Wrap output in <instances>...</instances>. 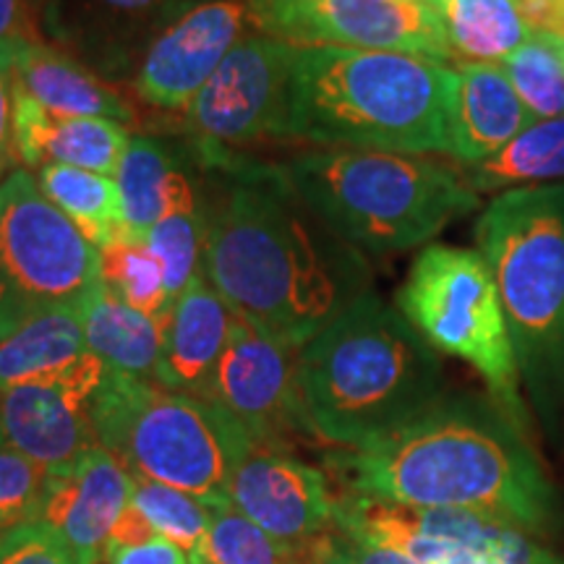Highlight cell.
I'll use <instances>...</instances> for the list:
<instances>
[{
    "label": "cell",
    "instance_id": "cell-1",
    "mask_svg": "<svg viewBox=\"0 0 564 564\" xmlns=\"http://www.w3.org/2000/svg\"><path fill=\"white\" fill-rule=\"evenodd\" d=\"M207 173L202 272L232 312L301 350L371 291L366 253L301 199L280 165L236 154Z\"/></svg>",
    "mask_w": 564,
    "mask_h": 564
},
{
    "label": "cell",
    "instance_id": "cell-2",
    "mask_svg": "<svg viewBox=\"0 0 564 564\" xmlns=\"http://www.w3.org/2000/svg\"><path fill=\"white\" fill-rule=\"evenodd\" d=\"M350 494L408 507L474 510L539 533L556 494L523 432L497 403L442 398L398 432L335 455Z\"/></svg>",
    "mask_w": 564,
    "mask_h": 564
},
{
    "label": "cell",
    "instance_id": "cell-3",
    "mask_svg": "<svg viewBox=\"0 0 564 564\" xmlns=\"http://www.w3.org/2000/svg\"><path fill=\"white\" fill-rule=\"evenodd\" d=\"M457 68L411 53L293 45L278 139L449 154Z\"/></svg>",
    "mask_w": 564,
    "mask_h": 564
},
{
    "label": "cell",
    "instance_id": "cell-4",
    "mask_svg": "<svg viewBox=\"0 0 564 564\" xmlns=\"http://www.w3.org/2000/svg\"><path fill=\"white\" fill-rule=\"evenodd\" d=\"M436 350L369 291L299 350L303 432L343 449L398 432L444 398Z\"/></svg>",
    "mask_w": 564,
    "mask_h": 564
},
{
    "label": "cell",
    "instance_id": "cell-5",
    "mask_svg": "<svg viewBox=\"0 0 564 564\" xmlns=\"http://www.w3.org/2000/svg\"><path fill=\"white\" fill-rule=\"evenodd\" d=\"M303 202L364 253L429 243L478 207V194L447 162L373 150L301 152L280 165Z\"/></svg>",
    "mask_w": 564,
    "mask_h": 564
},
{
    "label": "cell",
    "instance_id": "cell-6",
    "mask_svg": "<svg viewBox=\"0 0 564 564\" xmlns=\"http://www.w3.org/2000/svg\"><path fill=\"white\" fill-rule=\"evenodd\" d=\"M476 246L502 295L520 379L552 415L564 398V183L494 196Z\"/></svg>",
    "mask_w": 564,
    "mask_h": 564
},
{
    "label": "cell",
    "instance_id": "cell-7",
    "mask_svg": "<svg viewBox=\"0 0 564 564\" xmlns=\"http://www.w3.org/2000/svg\"><path fill=\"white\" fill-rule=\"evenodd\" d=\"M97 444L133 478L175 486L204 505H230L238 463L257 442L220 405L126 373H105L91 400Z\"/></svg>",
    "mask_w": 564,
    "mask_h": 564
},
{
    "label": "cell",
    "instance_id": "cell-8",
    "mask_svg": "<svg viewBox=\"0 0 564 564\" xmlns=\"http://www.w3.org/2000/svg\"><path fill=\"white\" fill-rule=\"evenodd\" d=\"M398 308L436 352L481 373L491 400L523 426L520 369L497 280L478 249L426 246L398 291Z\"/></svg>",
    "mask_w": 564,
    "mask_h": 564
},
{
    "label": "cell",
    "instance_id": "cell-9",
    "mask_svg": "<svg viewBox=\"0 0 564 564\" xmlns=\"http://www.w3.org/2000/svg\"><path fill=\"white\" fill-rule=\"evenodd\" d=\"M100 249L47 199L26 167L0 181V340L26 322L82 306Z\"/></svg>",
    "mask_w": 564,
    "mask_h": 564
},
{
    "label": "cell",
    "instance_id": "cell-10",
    "mask_svg": "<svg viewBox=\"0 0 564 564\" xmlns=\"http://www.w3.org/2000/svg\"><path fill=\"white\" fill-rule=\"evenodd\" d=\"M335 528L415 564H562L535 544L531 531L474 510L408 507L345 494L335 505Z\"/></svg>",
    "mask_w": 564,
    "mask_h": 564
},
{
    "label": "cell",
    "instance_id": "cell-11",
    "mask_svg": "<svg viewBox=\"0 0 564 564\" xmlns=\"http://www.w3.org/2000/svg\"><path fill=\"white\" fill-rule=\"evenodd\" d=\"M293 45L249 32L220 63L186 110L192 152L204 171L220 167L246 144L278 139Z\"/></svg>",
    "mask_w": 564,
    "mask_h": 564
},
{
    "label": "cell",
    "instance_id": "cell-12",
    "mask_svg": "<svg viewBox=\"0 0 564 564\" xmlns=\"http://www.w3.org/2000/svg\"><path fill=\"white\" fill-rule=\"evenodd\" d=\"M253 30L288 45L411 53L449 63L440 11L426 0H246Z\"/></svg>",
    "mask_w": 564,
    "mask_h": 564
},
{
    "label": "cell",
    "instance_id": "cell-13",
    "mask_svg": "<svg viewBox=\"0 0 564 564\" xmlns=\"http://www.w3.org/2000/svg\"><path fill=\"white\" fill-rule=\"evenodd\" d=\"M108 366L87 350L53 377L0 390V447L51 474L66 470L97 444L91 400Z\"/></svg>",
    "mask_w": 564,
    "mask_h": 564
},
{
    "label": "cell",
    "instance_id": "cell-14",
    "mask_svg": "<svg viewBox=\"0 0 564 564\" xmlns=\"http://www.w3.org/2000/svg\"><path fill=\"white\" fill-rule=\"evenodd\" d=\"M202 0H34L47 45L105 82H131L150 42Z\"/></svg>",
    "mask_w": 564,
    "mask_h": 564
},
{
    "label": "cell",
    "instance_id": "cell-15",
    "mask_svg": "<svg viewBox=\"0 0 564 564\" xmlns=\"http://www.w3.org/2000/svg\"><path fill=\"white\" fill-rule=\"evenodd\" d=\"M295 361L299 348L232 312L228 345L207 400L230 413L257 444L282 447V436L301 429Z\"/></svg>",
    "mask_w": 564,
    "mask_h": 564
},
{
    "label": "cell",
    "instance_id": "cell-16",
    "mask_svg": "<svg viewBox=\"0 0 564 564\" xmlns=\"http://www.w3.org/2000/svg\"><path fill=\"white\" fill-rule=\"evenodd\" d=\"M249 30L246 0H202L150 42L133 70V91L152 108L186 112Z\"/></svg>",
    "mask_w": 564,
    "mask_h": 564
},
{
    "label": "cell",
    "instance_id": "cell-17",
    "mask_svg": "<svg viewBox=\"0 0 564 564\" xmlns=\"http://www.w3.org/2000/svg\"><path fill=\"white\" fill-rule=\"evenodd\" d=\"M230 505L301 554L335 525L337 499L314 465L280 444H253L232 474Z\"/></svg>",
    "mask_w": 564,
    "mask_h": 564
},
{
    "label": "cell",
    "instance_id": "cell-18",
    "mask_svg": "<svg viewBox=\"0 0 564 564\" xmlns=\"http://www.w3.org/2000/svg\"><path fill=\"white\" fill-rule=\"evenodd\" d=\"M131 491L133 476L95 444L66 470L53 474L40 520L63 535L82 564H95L129 510Z\"/></svg>",
    "mask_w": 564,
    "mask_h": 564
},
{
    "label": "cell",
    "instance_id": "cell-19",
    "mask_svg": "<svg viewBox=\"0 0 564 564\" xmlns=\"http://www.w3.org/2000/svg\"><path fill=\"white\" fill-rule=\"evenodd\" d=\"M232 308L204 272L171 303L162 322V348L154 382L167 390L209 398L212 379L230 337Z\"/></svg>",
    "mask_w": 564,
    "mask_h": 564
},
{
    "label": "cell",
    "instance_id": "cell-20",
    "mask_svg": "<svg viewBox=\"0 0 564 564\" xmlns=\"http://www.w3.org/2000/svg\"><path fill=\"white\" fill-rule=\"evenodd\" d=\"M131 133L110 118L55 116L13 79V144L24 167L68 165L116 175Z\"/></svg>",
    "mask_w": 564,
    "mask_h": 564
},
{
    "label": "cell",
    "instance_id": "cell-21",
    "mask_svg": "<svg viewBox=\"0 0 564 564\" xmlns=\"http://www.w3.org/2000/svg\"><path fill=\"white\" fill-rule=\"evenodd\" d=\"M457 95L449 126V158L463 167L502 152L535 118L499 63H457Z\"/></svg>",
    "mask_w": 564,
    "mask_h": 564
},
{
    "label": "cell",
    "instance_id": "cell-22",
    "mask_svg": "<svg viewBox=\"0 0 564 564\" xmlns=\"http://www.w3.org/2000/svg\"><path fill=\"white\" fill-rule=\"evenodd\" d=\"M13 79L42 108L66 118H110L131 123L133 110L121 91L74 55L42 40H21L13 58Z\"/></svg>",
    "mask_w": 564,
    "mask_h": 564
},
{
    "label": "cell",
    "instance_id": "cell-23",
    "mask_svg": "<svg viewBox=\"0 0 564 564\" xmlns=\"http://www.w3.org/2000/svg\"><path fill=\"white\" fill-rule=\"evenodd\" d=\"M79 314L91 356L100 358L110 371L154 382L162 348L160 322L129 306L102 280L82 301Z\"/></svg>",
    "mask_w": 564,
    "mask_h": 564
},
{
    "label": "cell",
    "instance_id": "cell-24",
    "mask_svg": "<svg viewBox=\"0 0 564 564\" xmlns=\"http://www.w3.org/2000/svg\"><path fill=\"white\" fill-rule=\"evenodd\" d=\"M463 173L476 194L564 183V116L533 121L502 152Z\"/></svg>",
    "mask_w": 564,
    "mask_h": 564
},
{
    "label": "cell",
    "instance_id": "cell-25",
    "mask_svg": "<svg viewBox=\"0 0 564 564\" xmlns=\"http://www.w3.org/2000/svg\"><path fill=\"white\" fill-rule=\"evenodd\" d=\"M84 352L79 306L42 314L0 340V390L53 377Z\"/></svg>",
    "mask_w": 564,
    "mask_h": 564
},
{
    "label": "cell",
    "instance_id": "cell-26",
    "mask_svg": "<svg viewBox=\"0 0 564 564\" xmlns=\"http://www.w3.org/2000/svg\"><path fill=\"white\" fill-rule=\"evenodd\" d=\"M181 154V147L167 139L131 137L116 171V186L123 204V238L144 241L165 215Z\"/></svg>",
    "mask_w": 564,
    "mask_h": 564
},
{
    "label": "cell",
    "instance_id": "cell-27",
    "mask_svg": "<svg viewBox=\"0 0 564 564\" xmlns=\"http://www.w3.org/2000/svg\"><path fill=\"white\" fill-rule=\"evenodd\" d=\"M436 11L449 51L463 63H502L531 37L514 0H444Z\"/></svg>",
    "mask_w": 564,
    "mask_h": 564
},
{
    "label": "cell",
    "instance_id": "cell-28",
    "mask_svg": "<svg viewBox=\"0 0 564 564\" xmlns=\"http://www.w3.org/2000/svg\"><path fill=\"white\" fill-rule=\"evenodd\" d=\"M40 188L97 249L123 236V204L112 175L68 165H45Z\"/></svg>",
    "mask_w": 564,
    "mask_h": 564
},
{
    "label": "cell",
    "instance_id": "cell-29",
    "mask_svg": "<svg viewBox=\"0 0 564 564\" xmlns=\"http://www.w3.org/2000/svg\"><path fill=\"white\" fill-rule=\"evenodd\" d=\"M100 274L112 293L162 327L173 301L167 295L165 270L150 246L118 236L100 249Z\"/></svg>",
    "mask_w": 564,
    "mask_h": 564
},
{
    "label": "cell",
    "instance_id": "cell-30",
    "mask_svg": "<svg viewBox=\"0 0 564 564\" xmlns=\"http://www.w3.org/2000/svg\"><path fill=\"white\" fill-rule=\"evenodd\" d=\"M528 112L541 118L564 116V40L531 32L518 51L499 63Z\"/></svg>",
    "mask_w": 564,
    "mask_h": 564
},
{
    "label": "cell",
    "instance_id": "cell-31",
    "mask_svg": "<svg viewBox=\"0 0 564 564\" xmlns=\"http://www.w3.org/2000/svg\"><path fill=\"white\" fill-rule=\"evenodd\" d=\"M131 507H137L154 533L181 546L188 560L202 552L209 531L212 507L204 505L199 497L175 486L150 481V478H133Z\"/></svg>",
    "mask_w": 564,
    "mask_h": 564
},
{
    "label": "cell",
    "instance_id": "cell-32",
    "mask_svg": "<svg viewBox=\"0 0 564 564\" xmlns=\"http://www.w3.org/2000/svg\"><path fill=\"white\" fill-rule=\"evenodd\" d=\"M202 554L209 564H301L295 549L280 544L232 505L212 507Z\"/></svg>",
    "mask_w": 564,
    "mask_h": 564
},
{
    "label": "cell",
    "instance_id": "cell-33",
    "mask_svg": "<svg viewBox=\"0 0 564 564\" xmlns=\"http://www.w3.org/2000/svg\"><path fill=\"white\" fill-rule=\"evenodd\" d=\"M51 470L0 447V533L40 520L51 491Z\"/></svg>",
    "mask_w": 564,
    "mask_h": 564
},
{
    "label": "cell",
    "instance_id": "cell-34",
    "mask_svg": "<svg viewBox=\"0 0 564 564\" xmlns=\"http://www.w3.org/2000/svg\"><path fill=\"white\" fill-rule=\"evenodd\" d=\"M0 564H82L63 535L42 520L0 533Z\"/></svg>",
    "mask_w": 564,
    "mask_h": 564
},
{
    "label": "cell",
    "instance_id": "cell-35",
    "mask_svg": "<svg viewBox=\"0 0 564 564\" xmlns=\"http://www.w3.org/2000/svg\"><path fill=\"white\" fill-rule=\"evenodd\" d=\"M301 560H306L303 564H415L390 549L352 539V535L337 531L335 525L303 549Z\"/></svg>",
    "mask_w": 564,
    "mask_h": 564
},
{
    "label": "cell",
    "instance_id": "cell-36",
    "mask_svg": "<svg viewBox=\"0 0 564 564\" xmlns=\"http://www.w3.org/2000/svg\"><path fill=\"white\" fill-rule=\"evenodd\" d=\"M19 42L0 45V181L11 173L17 160L13 144V58H17Z\"/></svg>",
    "mask_w": 564,
    "mask_h": 564
},
{
    "label": "cell",
    "instance_id": "cell-37",
    "mask_svg": "<svg viewBox=\"0 0 564 564\" xmlns=\"http://www.w3.org/2000/svg\"><path fill=\"white\" fill-rule=\"evenodd\" d=\"M102 556L108 564H192L181 546L158 533L139 544H108Z\"/></svg>",
    "mask_w": 564,
    "mask_h": 564
},
{
    "label": "cell",
    "instance_id": "cell-38",
    "mask_svg": "<svg viewBox=\"0 0 564 564\" xmlns=\"http://www.w3.org/2000/svg\"><path fill=\"white\" fill-rule=\"evenodd\" d=\"M514 6L528 30L564 40V0H514Z\"/></svg>",
    "mask_w": 564,
    "mask_h": 564
},
{
    "label": "cell",
    "instance_id": "cell-39",
    "mask_svg": "<svg viewBox=\"0 0 564 564\" xmlns=\"http://www.w3.org/2000/svg\"><path fill=\"white\" fill-rule=\"evenodd\" d=\"M17 40H40L32 24L30 0H0V45Z\"/></svg>",
    "mask_w": 564,
    "mask_h": 564
},
{
    "label": "cell",
    "instance_id": "cell-40",
    "mask_svg": "<svg viewBox=\"0 0 564 564\" xmlns=\"http://www.w3.org/2000/svg\"><path fill=\"white\" fill-rule=\"evenodd\" d=\"M192 564H209V562L204 560V554L199 552V554H196V556H192Z\"/></svg>",
    "mask_w": 564,
    "mask_h": 564
},
{
    "label": "cell",
    "instance_id": "cell-41",
    "mask_svg": "<svg viewBox=\"0 0 564 564\" xmlns=\"http://www.w3.org/2000/svg\"><path fill=\"white\" fill-rule=\"evenodd\" d=\"M426 3H432V6H434V9H436V6H440V3H444V0H426Z\"/></svg>",
    "mask_w": 564,
    "mask_h": 564
},
{
    "label": "cell",
    "instance_id": "cell-42",
    "mask_svg": "<svg viewBox=\"0 0 564 564\" xmlns=\"http://www.w3.org/2000/svg\"><path fill=\"white\" fill-rule=\"evenodd\" d=\"M30 3H32V6H34V0H30Z\"/></svg>",
    "mask_w": 564,
    "mask_h": 564
}]
</instances>
